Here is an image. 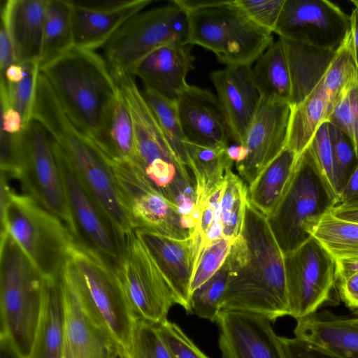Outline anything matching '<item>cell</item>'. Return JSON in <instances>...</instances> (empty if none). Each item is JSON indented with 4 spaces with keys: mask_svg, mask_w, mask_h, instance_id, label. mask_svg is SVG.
Here are the masks:
<instances>
[{
    "mask_svg": "<svg viewBox=\"0 0 358 358\" xmlns=\"http://www.w3.org/2000/svg\"><path fill=\"white\" fill-rule=\"evenodd\" d=\"M227 261L229 273L220 312L251 313L271 322L289 315L285 255L267 217L249 200L242 234Z\"/></svg>",
    "mask_w": 358,
    "mask_h": 358,
    "instance_id": "1",
    "label": "cell"
},
{
    "mask_svg": "<svg viewBox=\"0 0 358 358\" xmlns=\"http://www.w3.org/2000/svg\"><path fill=\"white\" fill-rule=\"evenodd\" d=\"M32 120L39 122L62 148L122 245L136 229L122 203L108 159L94 141L69 119L41 73Z\"/></svg>",
    "mask_w": 358,
    "mask_h": 358,
    "instance_id": "2",
    "label": "cell"
},
{
    "mask_svg": "<svg viewBox=\"0 0 358 358\" xmlns=\"http://www.w3.org/2000/svg\"><path fill=\"white\" fill-rule=\"evenodd\" d=\"M40 71L69 119L99 145L117 91L105 58L73 46Z\"/></svg>",
    "mask_w": 358,
    "mask_h": 358,
    "instance_id": "3",
    "label": "cell"
},
{
    "mask_svg": "<svg viewBox=\"0 0 358 358\" xmlns=\"http://www.w3.org/2000/svg\"><path fill=\"white\" fill-rule=\"evenodd\" d=\"M114 78L132 117L135 152L131 162L181 213L191 212L196 197L194 180L170 147L134 76L127 73Z\"/></svg>",
    "mask_w": 358,
    "mask_h": 358,
    "instance_id": "4",
    "label": "cell"
},
{
    "mask_svg": "<svg viewBox=\"0 0 358 358\" xmlns=\"http://www.w3.org/2000/svg\"><path fill=\"white\" fill-rule=\"evenodd\" d=\"M44 276L17 243L1 229L0 246V334L7 335L28 358L39 320Z\"/></svg>",
    "mask_w": 358,
    "mask_h": 358,
    "instance_id": "5",
    "label": "cell"
},
{
    "mask_svg": "<svg viewBox=\"0 0 358 358\" xmlns=\"http://www.w3.org/2000/svg\"><path fill=\"white\" fill-rule=\"evenodd\" d=\"M1 229L6 230L45 278H57L74 239L66 226L27 194L1 180Z\"/></svg>",
    "mask_w": 358,
    "mask_h": 358,
    "instance_id": "6",
    "label": "cell"
},
{
    "mask_svg": "<svg viewBox=\"0 0 358 358\" xmlns=\"http://www.w3.org/2000/svg\"><path fill=\"white\" fill-rule=\"evenodd\" d=\"M337 203V196L306 149L298 159L285 194L267 217L284 255L309 239L313 227Z\"/></svg>",
    "mask_w": 358,
    "mask_h": 358,
    "instance_id": "7",
    "label": "cell"
},
{
    "mask_svg": "<svg viewBox=\"0 0 358 358\" xmlns=\"http://www.w3.org/2000/svg\"><path fill=\"white\" fill-rule=\"evenodd\" d=\"M188 15L189 45L213 52L226 66H251L273 42V33L255 23L236 0Z\"/></svg>",
    "mask_w": 358,
    "mask_h": 358,
    "instance_id": "8",
    "label": "cell"
},
{
    "mask_svg": "<svg viewBox=\"0 0 358 358\" xmlns=\"http://www.w3.org/2000/svg\"><path fill=\"white\" fill-rule=\"evenodd\" d=\"M172 3V2H171ZM188 13L172 3L129 18L103 48L113 76L130 73L148 55L169 45H189Z\"/></svg>",
    "mask_w": 358,
    "mask_h": 358,
    "instance_id": "9",
    "label": "cell"
},
{
    "mask_svg": "<svg viewBox=\"0 0 358 358\" xmlns=\"http://www.w3.org/2000/svg\"><path fill=\"white\" fill-rule=\"evenodd\" d=\"M68 257L80 288L122 351L129 344L136 317L114 267L96 251L76 239L69 248Z\"/></svg>",
    "mask_w": 358,
    "mask_h": 358,
    "instance_id": "10",
    "label": "cell"
},
{
    "mask_svg": "<svg viewBox=\"0 0 358 358\" xmlns=\"http://www.w3.org/2000/svg\"><path fill=\"white\" fill-rule=\"evenodd\" d=\"M114 269L136 317L156 325L167 320L173 292L136 230L124 240Z\"/></svg>",
    "mask_w": 358,
    "mask_h": 358,
    "instance_id": "11",
    "label": "cell"
},
{
    "mask_svg": "<svg viewBox=\"0 0 358 358\" xmlns=\"http://www.w3.org/2000/svg\"><path fill=\"white\" fill-rule=\"evenodd\" d=\"M16 178L21 182L25 194L60 219L73 238L79 240L51 137L34 120L23 131V157Z\"/></svg>",
    "mask_w": 358,
    "mask_h": 358,
    "instance_id": "12",
    "label": "cell"
},
{
    "mask_svg": "<svg viewBox=\"0 0 358 358\" xmlns=\"http://www.w3.org/2000/svg\"><path fill=\"white\" fill-rule=\"evenodd\" d=\"M59 280L65 306L63 358H120L119 343L80 288L69 257Z\"/></svg>",
    "mask_w": 358,
    "mask_h": 358,
    "instance_id": "13",
    "label": "cell"
},
{
    "mask_svg": "<svg viewBox=\"0 0 358 358\" xmlns=\"http://www.w3.org/2000/svg\"><path fill=\"white\" fill-rule=\"evenodd\" d=\"M107 158L135 229L174 238L190 236L191 231L185 228L178 208L155 189L131 161Z\"/></svg>",
    "mask_w": 358,
    "mask_h": 358,
    "instance_id": "14",
    "label": "cell"
},
{
    "mask_svg": "<svg viewBox=\"0 0 358 358\" xmlns=\"http://www.w3.org/2000/svg\"><path fill=\"white\" fill-rule=\"evenodd\" d=\"M285 266L289 316L306 317L331 299L336 261L314 237L285 255Z\"/></svg>",
    "mask_w": 358,
    "mask_h": 358,
    "instance_id": "15",
    "label": "cell"
},
{
    "mask_svg": "<svg viewBox=\"0 0 358 358\" xmlns=\"http://www.w3.org/2000/svg\"><path fill=\"white\" fill-rule=\"evenodd\" d=\"M350 16L327 0H285L274 33L335 52L350 31Z\"/></svg>",
    "mask_w": 358,
    "mask_h": 358,
    "instance_id": "16",
    "label": "cell"
},
{
    "mask_svg": "<svg viewBox=\"0 0 358 358\" xmlns=\"http://www.w3.org/2000/svg\"><path fill=\"white\" fill-rule=\"evenodd\" d=\"M51 139L68 205L79 235L78 241L96 251L114 267L120 259L122 245L66 155Z\"/></svg>",
    "mask_w": 358,
    "mask_h": 358,
    "instance_id": "17",
    "label": "cell"
},
{
    "mask_svg": "<svg viewBox=\"0 0 358 358\" xmlns=\"http://www.w3.org/2000/svg\"><path fill=\"white\" fill-rule=\"evenodd\" d=\"M291 112L287 101L261 97L243 144L247 157L236 165L248 186L286 147Z\"/></svg>",
    "mask_w": 358,
    "mask_h": 358,
    "instance_id": "18",
    "label": "cell"
},
{
    "mask_svg": "<svg viewBox=\"0 0 358 358\" xmlns=\"http://www.w3.org/2000/svg\"><path fill=\"white\" fill-rule=\"evenodd\" d=\"M176 101L185 141L214 148H227L233 142L224 109L211 91L189 85Z\"/></svg>",
    "mask_w": 358,
    "mask_h": 358,
    "instance_id": "19",
    "label": "cell"
},
{
    "mask_svg": "<svg viewBox=\"0 0 358 358\" xmlns=\"http://www.w3.org/2000/svg\"><path fill=\"white\" fill-rule=\"evenodd\" d=\"M271 322L255 314L220 312L216 323L223 358H285Z\"/></svg>",
    "mask_w": 358,
    "mask_h": 358,
    "instance_id": "20",
    "label": "cell"
},
{
    "mask_svg": "<svg viewBox=\"0 0 358 358\" xmlns=\"http://www.w3.org/2000/svg\"><path fill=\"white\" fill-rule=\"evenodd\" d=\"M173 292L176 303L187 313L192 310L191 282L199 249V241L191 233L186 238H174L136 229Z\"/></svg>",
    "mask_w": 358,
    "mask_h": 358,
    "instance_id": "21",
    "label": "cell"
},
{
    "mask_svg": "<svg viewBox=\"0 0 358 358\" xmlns=\"http://www.w3.org/2000/svg\"><path fill=\"white\" fill-rule=\"evenodd\" d=\"M231 128L233 143L243 144L261 96L248 65L226 66L210 74Z\"/></svg>",
    "mask_w": 358,
    "mask_h": 358,
    "instance_id": "22",
    "label": "cell"
},
{
    "mask_svg": "<svg viewBox=\"0 0 358 358\" xmlns=\"http://www.w3.org/2000/svg\"><path fill=\"white\" fill-rule=\"evenodd\" d=\"M191 45L169 44L157 48L144 57L131 71L152 90L170 99L189 85L187 74L194 69Z\"/></svg>",
    "mask_w": 358,
    "mask_h": 358,
    "instance_id": "23",
    "label": "cell"
},
{
    "mask_svg": "<svg viewBox=\"0 0 358 358\" xmlns=\"http://www.w3.org/2000/svg\"><path fill=\"white\" fill-rule=\"evenodd\" d=\"M294 333L343 358H358V310L341 315L317 311L296 320Z\"/></svg>",
    "mask_w": 358,
    "mask_h": 358,
    "instance_id": "24",
    "label": "cell"
},
{
    "mask_svg": "<svg viewBox=\"0 0 358 358\" xmlns=\"http://www.w3.org/2000/svg\"><path fill=\"white\" fill-rule=\"evenodd\" d=\"M69 1L71 5L73 46L92 51L103 48L129 18L152 2V0H131L121 8L98 11Z\"/></svg>",
    "mask_w": 358,
    "mask_h": 358,
    "instance_id": "25",
    "label": "cell"
},
{
    "mask_svg": "<svg viewBox=\"0 0 358 358\" xmlns=\"http://www.w3.org/2000/svg\"><path fill=\"white\" fill-rule=\"evenodd\" d=\"M48 3V0H7L1 6V17L12 36L17 63H39Z\"/></svg>",
    "mask_w": 358,
    "mask_h": 358,
    "instance_id": "26",
    "label": "cell"
},
{
    "mask_svg": "<svg viewBox=\"0 0 358 358\" xmlns=\"http://www.w3.org/2000/svg\"><path fill=\"white\" fill-rule=\"evenodd\" d=\"M64 329L65 306L59 276L44 278L41 311L28 358H63Z\"/></svg>",
    "mask_w": 358,
    "mask_h": 358,
    "instance_id": "27",
    "label": "cell"
},
{
    "mask_svg": "<svg viewBox=\"0 0 358 358\" xmlns=\"http://www.w3.org/2000/svg\"><path fill=\"white\" fill-rule=\"evenodd\" d=\"M280 38L285 49L290 76L289 103L294 106L306 99L320 85L335 52Z\"/></svg>",
    "mask_w": 358,
    "mask_h": 358,
    "instance_id": "28",
    "label": "cell"
},
{
    "mask_svg": "<svg viewBox=\"0 0 358 358\" xmlns=\"http://www.w3.org/2000/svg\"><path fill=\"white\" fill-rule=\"evenodd\" d=\"M248 187L231 169L227 171L213 222L199 238V250L217 239L236 240L241 236L248 201Z\"/></svg>",
    "mask_w": 358,
    "mask_h": 358,
    "instance_id": "29",
    "label": "cell"
},
{
    "mask_svg": "<svg viewBox=\"0 0 358 358\" xmlns=\"http://www.w3.org/2000/svg\"><path fill=\"white\" fill-rule=\"evenodd\" d=\"M299 157L285 147L248 186L249 201L266 217L275 210L285 194Z\"/></svg>",
    "mask_w": 358,
    "mask_h": 358,
    "instance_id": "30",
    "label": "cell"
},
{
    "mask_svg": "<svg viewBox=\"0 0 358 358\" xmlns=\"http://www.w3.org/2000/svg\"><path fill=\"white\" fill-rule=\"evenodd\" d=\"M333 107L320 83L302 102L292 106L286 147L299 158L322 124L329 122Z\"/></svg>",
    "mask_w": 358,
    "mask_h": 358,
    "instance_id": "31",
    "label": "cell"
},
{
    "mask_svg": "<svg viewBox=\"0 0 358 358\" xmlns=\"http://www.w3.org/2000/svg\"><path fill=\"white\" fill-rule=\"evenodd\" d=\"M187 166L192 170L196 187L195 207L201 206L221 185L226 172L234 162L228 157L226 148H214L185 142Z\"/></svg>",
    "mask_w": 358,
    "mask_h": 358,
    "instance_id": "32",
    "label": "cell"
},
{
    "mask_svg": "<svg viewBox=\"0 0 358 358\" xmlns=\"http://www.w3.org/2000/svg\"><path fill=\"white\" fill-rule=\"evenodd\" d=\"M97 145L111 159L132 162L134 158L132 117L126 98L118 85L101 141Z\"/></svg>",
    "mask_w": 358,
    "mask_h": 358,
    "instance_id": "33",
    "label": "cell"
},
{
    "mask_svg": "<svg viewBox=\"0 0 358 358\" xmlns=\"http://www.w3.org/2000/svg\"><path fill=\"white\" fill-rule=\"evenodd\" d=\"M253 78L261 97L289 102L291 80L287 57L280 38L257 60Z\"/></svg>",
    "mask_w": 358,
    "mask_h": 358,
    "instance_id": "34",
    "label": "cell"
},
{
    "mask_svg": "<svg viewBox=\"0 0 358 358\" xmlns=\"http://www.w3.org/2000/svg\"><path fill=\"white\" fill-rule=\"evenodd\" d=\"M73 46L71 5L69 0H48L40 67Z\"/></svg>",
    "mask_w": 358,
    "mask_h": 358,
    "instance_id": "35",
    "label": "cell"
},
{
    "mask_svg": "<svg viewBox=\"0 0 358 358\" xmlns=\"http://www.w3.org/2000/svg\"><path fill=\"white\" fill-rule=\"evenodd\" d=\"M314 237L334 258H358V222L341 219L331 211L313 227Z\"/></svg>",
    "mask_w": 358,
    "mask_h": 358,
    "instance_id": "36",
    "label": "cell"
},
{
    "mask_svg": "<svg viewBox=\"0 0 358 358\" xmlns=\"http://www.w3.org/2000/svg\"><path fill=\"white\" fill-rule=\"evenodd\" d=\"M320 84L334 105L343 92L358 84V65L350 31L335 51Z\"/></svg>",
    "mask_w": 358,
    "mask_h": 358,
    "instance_id": "37",
    "label": "cell"
},
{
    "mask_svg": "<svg viewBox=\"0 0 358 358\" xmlns=\"http://www.w3.org/2000/svg\"><path fill=\"white\" fill-rule=\"evenodd\" d=\"M143 94L172 150L178 159L187 166L185 138L180 124L176 99H170L148 88H145Z\"/></svg>",
    "mask_w": 358,
    "mask_h": 358,
    "instance_id": "38",
    "label": "cell"
},
{
    "mask_svg": "<svg viewBox=\"0 0 358 358\" xmlns=\"http://www.w3.org/2000/svg\"><path fill=\"white\" fill-rule=\"evenodd\" d=\"M229 273V268L226 259L223 265L211 278L191 293L192 310L197 317L216 322Z\"/></svg>",
    "mask_w": 358,
    "mask_h": 358,
    "instance_id": "39",
    "label": "cell"
},
{
    "mask_svg": "<svg viewBox=\"0 0 358 358\" xmlns=\"http://www.w3.org/2000/svg\"><path fill=\"white\" fill-rule=\"evenodd\" d=\"M120 358H174L155 324L136 317L129 344Z\"/></svg>",
    "mask_w": 358,
    "mask_h": 358,
    "instance_id": "40",
    "label": "cell"
},
{
    "mask_svg": "<svg viewBox=\"0 0 358 358\" xmlns=\"http://www.w3.org/2000/svg\"><path fill=\"white\" fill-rule=\"evenodd\" d=\"M22 64L24 66L23 78L16 83L7 85V87L10 107L20 114L25 129L32 120L40 65L34 60L25 61Z\"/></svg>",
    "mask_w": 358,
    "mask_h": 358,
    "instance_id": "41",
    "label": "cell"
},
{
    "mask_svg": "<svg viewBox=\"0 0 358 358\" xmlns=\"http://www.w3.org/2000/svg\"><path fill=\"white\" fill-rule=\"evenodd\" d=\"M334 164V186L337 198L358 163V157L350 138L338 127L329 122Z\"/></svg>",
    "mask_w": 358,
    "mask_h": 358,
    "instance_id": "42",
    "label": "cell"
},
{
    "mask_svg": "<svg viewBox=\"0 0 358 358\" xmlns=\"http://www.w3.org/2000/svg\"><path fill=\"white\" fill-rule=\"evenodd\" d=\"M235 240L225 238L213 241L199 252L191 282V293L211 278L223 265Z\"/></svg>",
    "mask_w": 358,
    "mask_h": 358,
    "instance_id": "43",
    "label": "cell"
},
{
    "mask_svg": "<svg viewBox=\"0 0 358 358\" xmlns=\"http://www.w3.org/2000/svg\"><path fill=\"white\" fill-rule=\"evenodd\" d=\"M329 122L350 138L358 157V84L341 94L334 103Z\"/></svg>",
    "mask_w": 358,
    "mask_h": 358,
    "instance_id": "44",
    "label": "cell"
},
{
    "mask_svg": "<svg viewBox=\"0 0 358 358\" xmlns=\"http://www.w3.org/2000/svg\"><path fill=\"white\" fill-rule=\"evenodd\" d=\"M307 149L311 154L317 166L327 182L336 194L334 186V164L329 122H324L320 127Z\"/></svg>",
    "mask_w": 358,
    "mask_h": 358,
    "instance_id": "45",
    "label": "cell"
},
{
    "mask_svg": "<svg viewBox=\"0 0 358 358\" xmlns=\"http://www.w3.org/2000/svg\"><path fill=\"white\" fill-rule=\"evenodd\" d=\"M156 327L159 336L174 358H210L176 324L167 320Z\"/></svg>",
    "mask_w": 358,
    "mask_h": 358,
    "instance_id": "46",
    "label": "cell"
},
{
    "mask_svg": "<svg viewBox=\"0 0 358 358\" xmlns=\"http://www.w3.org/2000/svg\"><path fill=\"white\" fill-rule=\"evenodd\" d=\"M285 1L236 0V2L255 23L274 33Z\"/></svg>",
    "mask_w": 358,
    "mask_h": 358,
    "instance_id": "47",
    "label": "cell"
},
{
    "mask_svg": "<svg viewBox=\"0 0 358 358\" xmlns=\"http://www.w3.org/2000/svg\"><path fill=\"white\" fill-rule=\"evenodd\" d=\"M23 131L11 134L1 130V172L16 178L23 156Z\"/></svg>",
    "mask_w": 358,
    "mask_h": 358,
    "instance_id": "48",
    "label": "cell"
},
{
    "mask_svg": "<svg viewBox=\"0 0 358 358\" xmlns=\"http://www.w3.org/2000/svg\"><path fill=\"white\" fill-rule=\"evenodd\" d=\"M285 358H343L314 343L294 337L279 336Z\"/></svg>",
    "mask_w": 358,
    "mask_h": 358,
    "instance_id": "49",
    "label": "cell"
},
{
    "mask_svg": "<svg viewBox=\"0 0 358 358\" xmlns=\"http://www.w3.org/2000/svg\"><path fill=\"white\" fill-rule=\"evenodd\" d=\"M17 63L12 36L6 22L1 19L0 31V76L13 64Z\"/></svg>",
    "mask_w": 358,
    "mask_h": 358,
    "instance_id": "50",
    "label": "cell"
},
{
    "mask_svg": "<svg viewBox=\"0 0 358 358\" xmlns=\"http://www.w3.org/2000/svg\"><path fill=\"white\" fill-rule=\"evenodd\" d=\"M338 294L346 306L358 310V271L336 282Z\"/></svg>",
    "mask_w": 358,
    "mask_h": 358,
    "instance_id": "51",
    "label": "cell"
},
{
    "mask_svg": "<svg viewBox=\"0 0 358 358\" xmlns=\"http://www.w3.org/2000/svg\"><path fill=\"white\" fill-rule=\"evenodd\" d=\"M358 204V163L338 196L337 205Z\"/></svg>",
    "mask_w": 358,
    "mask_h": 358,
    "instance_id": "52",
    "label": "cell"
},
{
    "mask_svg": "<svg viewBox=\"0 0 358 358\" xmlns=\"http://www.w3.org/2000/svg\"><path fill=\"white\" fill-rule=\"evenodd\" d=\"M24 129L22 118L16 110L12 107L1 108V131L15 134Z\"/></svg>",
    "mask_w": 358,
    "mask_h": 358,
    "instance_id": "53",
    "label": "cell"
},
{
    "mask_svg": "<svg viewBox=\"0 0 358 358\" xmlns=\"http://www.w3.org/2000/svg\"><path fill=\"white\" fill-rule=\"evenodd\" d=\"M131 0H90L71 1L80 7L98 11H109L121 8L127 5Z\"/></svg>",
    "mask_w": 358,
    "mask_h": 358,
    "instance_id": "54",
    "label": "cell"
},
{
    "mask_svg": "<svg viewBox=\"0 0 358 358\" xmlns=\"http://www.w3.org/2000/svg\"><path fill=\"white\" fill-rule=\"evenodd\" d=\"M336 282L358 271V258L335 259Z\"/></svg>",
    "mask_w": 358,
    "mask_h": 358,
    "instance_id": "55",
    "label": "cell"
},
{
    "mask_svg": "<svg viewBox=\"0 0 358 358\" xmlns=\"http://www.w3.org/2000/svg\"><path fill=\"white\" fill-rule=\"evenodd\" d=\"M331 213L341 219L358 222V204L336 205Z\"/></svg>",
    "mask_w": 358,
    "mask_h": 358,
    "instance_id": "56",
    "label": "cell"
},
{
    "mask_svg": "<svg viewBox=\"0 0 358 358\" xmlns=\"http://www.w3.org/2000/svg\"><path fill=\"white\" fill-rule=\"evenodd\" d=\"M0 358H23L9 337L0 334Z\"/></svg>",
    "mask_w": 358,
    "mask_h": 358,
    "instance_id": "57",
    "label": "cell"
},
{
    "mask_svg": "<svg viewBox=\"0 0 358 358\" xmlns=\"http://www.w3.org/2000/svg\"><path fill=\"white\" fill-rule=\"evenodd\" d=\"M226 153L228 157L237 165L245 159L248 150L242 144L234 143L226 148Z\"/></svg>",
    "mask_w": 358,
    "mask_h": 358,
    "instance_id": "58",
    "label": "cell"
},
{
    "mask_svg": "<svg viewBox=\"0 0 358 358\" xmlns=\"http://www.w3.org/2000/svg\"><path fill=\"white\" fill-rule=\"evenodd\" d=\"M350 16L351 35L355 59L358 65V10L355 8L352 10Z\"/></svg>",
    "mask_w": 358,
    "mask_h": 358,
    "instance_id": "59",
    "label": "cell"
},
{
    "mask_svg": "<svg viewBox=\"0 0 358 358\" xmlns=\"http://www.w3.org/2000/svg\"><path fill=\"white\" fill-rule=\"evenodd\" d=\"M350 2L354 5L355 8L358 10V0H351Z\"/></svg>",
    "mask_w": 358,
    "mask_h": 358,
    "instance_id": "60",
    "label": "cell"
}]
</instances>
